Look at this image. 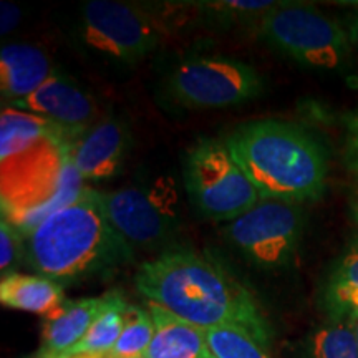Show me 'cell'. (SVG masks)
I'll return each instance as SVG.
<instances>
[{
    "label": "cell",
    "mask_w": 358,
    "mask_h": 358,
    "mask_svg": "<svg viewBox=\"0 0 358 358\" xmlns=\"http://www.w3.org/2000/svg\"><path fill=\"white\" fill-rule=\"evenodd\" d=\"M136 289L156 303L203 330H244L271 347L272 327L252 292L214 259L191 249H171L143 262Z\"/></svg>",
    "instance_id": "6da1fadb"
},
{
    "label": "cell",
    "mask_w": 358,
    "mask_h": 358,
    "mask_svg": "<svg viewBox=\"0 0 358 358\" xmlns=\"http://www.w3.org/2000/svg\"><path fill=\"white\" fill-rule=\"evenodd\" d=\"M25 257L38 275L65 285L127 266L134 250L110 224L101 192L85 187L29 236Z\"/></svg>",
    "instance_id": "7a4b0ae2"
},
{
    "label": "cell",
    "mask_w": 358,
    "mask_h": 358,
    "mask_svg": "<svg viewBox=\"0 0 358 358\" xmlns=\"http://www.w3.org/2000/svg\"><path fill=\"white\" fill-rule=\"evenodd\" d=\"M224 141L262 199L302 204L324 196L329 174L325 148L297 124L250 122Z\"/></svg>",
    "instance_id": "3957f363"
},
{
    "label": "cell",
    "mask_w": 358,
    "mask_h": 358,
    "mask_svg": "<svg viewBox=\"0 0 358 358\" xmlns=\"http://www.w3.org/2000/svg\"><path fill=\"white\" fill-rule=\"evenodd\" d=\"M83 189V178L71 164L69 146L52 143L2 166V217L22 236H30Z\"/></svg>",
    "instance_id": "277c9868"
},
{
    "label": "cell",
    "mask_w": 358,
    "mask_h": 358,
    "mask_svg": "<svg viewBox=\"0 0 358 358\" xmlns=\"http://www.w3.org/2000/svg\"><path fill=\"white\" fill-rule=\"evenodd\" d=\"M257 32L266 42L306 69L340 71L350 64V38L337 20L302 3H277Z\"/></svg>",
    "instance_id": "5b68a950"
},
{
    "label": "cell",
    "mask_w": 358,
    "mask_h": 358,
    "mask_svg": "<svg viewBox=\"0 0 358 358\" xmlns=\"http://www.w3.org/2000/svg\"><path fill=\"white\" fill-rule=\"evenodd\" d=\"M182 181L192 206L213 221H234L262 201L226 141L213 138H201L187 150Z\"/></svg>",
    "instance_id": "8992f818"
},
{
    "label": "cell",
    "mask_w": 358,
    "mask_h": 358,
    "mask_svg": "<svg viewBox=\"0 0 358 358\" xmlns=\"http://www.w3.org/2000/svg\"><path fill=\"white\" fill-rule=\"evenodd\" d=\"M77 34L88 53L127 66L150 55L161 42V30L150 13L113 0L85 2Z\"/></svg>",
    "instance_id": "52a82bcc"
},
{
    "label": "cell",
    "mask_w": 358,
    "mask_h": 358,
    "mask_svg": "<svg viewBox=\"0 0 358 358\" xmlns=\"http://www.w3.org/2000/svg\"><path fill=\"white\" fill-rule=\"evenodd\" d=\"M264 90L261 73L245 62L224 55L189 57L174 66L168 92L187 108H222L257 98Z\"/></svg>",
    "instance_id": "ba28073f"
},
{
    "label": "cell",
    "mask_w": 358,
    "mask_h": 358,
    "mask_svg": "<svg viewBox=\"0 0 358 358\" xmlns=\"http://www.w3.org/2000/svg\"><path fill=\"white\" fill-rule=\"evenodd\" d=\"M306 213L299 204L262 199L229 222L226 234L236 249L264 268L284 267L301 245Z\"/></svg>",
    "instance_id": "9c48e42d"
},
{
    "label": "cell",
    "mask_w": 358,
    "mask_h": 358,
    "mask_svg": "<svg viewBox=\"0 0 358 358\" xmlns=\"http://www.w3.org/2000/svg\"><path fill=\"white\" fill-rule=\"evenodd\" d=\"M103 206L113 229L131 248L155 249L164 245L173 234V219L140 187L101 192Z\"/></svg>",
    "instance_id": "30bf717a"
},
{
    "label": "cell",
    "mask_w": 358,
    "mask_h": 358,
    "mask_svg": "<svg viewBox=\"0 0 358 358\" xmlns=\"http://www.w3.org/2000/svg\"><path fill=\"white\" fill-rule=\"evenodd\" d=\"M10 106L48 120L64 129L73 143L96 123L98 115L96 103L87 90L57 71L37 92Z\"/></svg>",
    "instance_id": "8fae6325"
},
{
    "label": "cell",
    "mask_w": 358,
    "mask_h": 358,
    "mask_svg": "<svg viewBox=\"0 0 358 358\" xmlns=\"http://www.w3.org/2000/svg\"><path fill=\"white\" fill-rule=\"evenodd\" d=\"M131 134L120 118H105L90 127L73 145L69 156L83 181H105L122 171Z\"/></svg>",
    "instance_id": "7c38bea8"
},
{
    "label": "cell",
    "mask_w": 358,
    "mask_h": 358,
    "mask_svg": "<svg viewBox=\"0 0 358 358\" xmlns=\"http://www.w3.org/2000/svg\"><path fill=\"white\" fill-rule=\"evenodd\" d=\"M60 143L70 146L73 140L64 129L42 116L7 106L0 116V159L2 166L35 153L40 148Z\"/></svg>",
    "instance_id": "4fadbf2b"
},
{
    "label": "cell",
    "mask_w": 358,
    "mask_h": 358,
    "mask_svg": "<svg viewBox=\"0 0 358 358\" xmlns=\"http://www.w3.org/2000/svg\"><path fill=\"white\" fill-rule=\"evenodd\" d=\"M52 75L50 60L42 48L29 43H10L0 52V93L8 105L25 100Z\"/></svg>",
    "instance_id": "5bb4252c"
},
{
    "label": "cell",
    "mask_w": 358,
    "mask_h": 358,
    "mask_svg": "<svg viewBox=\"0 0 358 358\" xmlns=\"http://www.w3.org/2000/svg\"><path fill=\"white\" fill-rule=\"evenodd\" d=\"M105 295L66 301L64 307L43 320L42 347L35 358H60L82 342L101 312Z\"/></svg>",
    "instance_id": "9a60e30c"
},
{
    "label": "cell",
    "mask_w": 358,
    "mask_h": 358,
    "mask_svg": "<svg viewBox=\"0 0 358 358\" xmlns=\"http://www.w3.org/2000/svg\"><path fill=\"white\" fill-rule=\"evenodd\" d=\"M155 320V337L143 358H216L206 330L178 319L156 303L146 302Z\"/></svg>",
    "instance_id": "2e32d148"
},
{
    "label": "cell",
    "mask_w": 358,
    "mask_h": 358,
    "mask_svg": "<svg viewBox=\"0 0 358 358\" xmlns=\"http://www.w3.org/2000/svg\"><path fill=\"white\" fill-rule=\"evenodd\" d=\"M69 301L64 285L45 275H27L15 272L2 277L0 282V302L3 307L15 310L37 313L48 319Z\"/></svg>",
    "instance_id": "e0dca14e"
},
{
    "label": "cell",
    "mask_w": 358,
    "mask_h": 358,
    "mask_svg": "<svg viewBox=\"0 0 358 358\" xmlns=\"http://www.w3.org/2000/svg\"><path fill=\"white\" fill-rule=\"evenodd\" d=\"M320 303L327 320L350 325L358 320V241L330 271L322 289Z\"/></svg>",
    "instance_id": "ac0fdd59"
},
{
    "label": "cell",
    "mask_w": 358,
    "mask_h": 358,
    "mask_svg": "<svg viewBox=\"0 0 358 358\" xmlns=\"http://www.w3.org/2000/svg\"><path fill=\"white\" fill-rule=\"evenodd\" d=\"M129 303L118 290H111L105 294V303H103L101 312L90 327L82 342L75 345L64 357H77V355H108L113 350L116 342L120 340L124 325L128 319Z\"/></svg>",
    "instance_id": "d6986e66"
},
{
    "label": "cell",
    "mask_w": 358,
    "mask_h": 358,
    "mask_svg": "<svg viewBox=\"0 0 358 358\" xmlns=\"http://www.w3.org/2000/svg\"><path fill=\"white\" fill-rule=\"evenodd\" d=\"M302 355L303 358H358L352 325L325 319L303 338Z\"/></svg>",
    "instance_id": "ffe728a7"
},
{
    "label": "cell",
    "mask_w": 358,
    "mask_h": 358,
    "mask_svg": "<svg viewBox=\"0 0 358 358\" xmlns=\"http://www.w3.org/2000/svg\"><path fill=\"white\" fill-rule=\"evenodd\" d=\"M153 337L155 320L148 307L129 306L127 325L108 355L110 358H143Z\"/></svg>",
    "instance_id": "44dd1931"
},
{
    "label": "cell",
    "mask_w": 358,
    "mask_h": 358,
    "mask_svg": "<svg viewBox=\"0 0 358 358\" xmlns=\"http://www.w3.org/2000/svg\"><path fill=\"white\" fill-rule=\"evenodd\" d=\"M206 338L216 358H272L268 348L244 330L211 329L206 330Z\"/></svg>",
    "instance_id": "7402d4cb"
},
{
    "label": "cell",
    "mask_w": 358,
    "mask_h": 358,
    "mask_svg": "<svg viewBox=\"0 0 358 358\" xmlns=\"http://www.w3.org/2000/svg\"><path fill=\"white\" fill-rule=\"evenodd\" d=\"M277 6L271 0H226V2H204L201 3V12H204L206 19L216 22L217 25H236L250 24L259 27L264 17Z\"/></svg>",
    "instance_id": "603a6c76"
},
{
    "label": "cell",
    "mask_w": 358,
    "mask_h": 358,
    "mask_svg": "<svg viewBox=\"0 0 358 358\" xmlns=\"http://www.w3.org/2000/svg\"><path fill=\"white\" fill-rule=\"evenodd\" d=\"M25 248L22 244V234L7 219L0 221V272L2 277L15 274L20 266Z\"/></svg>",
    "instance_id": "cb8c5ba5"
},
{
    "label": "cell",
    "mask_w": 358,
    "mask_h": 358,
    "mask_svg": "<svg viewBox=\"0 0 358 358\" xmlns=\"http://www.w3.org/2000/svg\"><path fill=\"white\" fill-rule=\"evenodd\" d=\"M345 158L350 171L358 178V111L348 118L347 123Z\"/></svg>",
    "instance_id": "d4e9b609"
},
{
    "label": "cell",
    "mask_w": 358,
    "mask_h": 358,
    "mask_svg": "<svg viewBox=\"0 0 358 358\" xmlns=\"http://www.w3.org/2000/svg\"><path fill=\"white\" fill-rule=\"evenodd\" d=\"M20 19L22 12L15 3L2 2V8H0V32L2 35L10 34L20 24Z\"/></svg>",
    "instance_id": "484cf974"
},
{
    "label": "cell",
    "mask_w": 358,
    "mask_h": 358,
    "mask_svg": "<svg viewBox=\"0 0 358 358\" xmlns=\"http://www.w3.org/2000/svg\"><path fill=\"white\" fill-rule=\"evenodd\" d=\"M342 25L345 29L348 38H350L352 47L358 48V10L348 13L345 19H343Z\"/></svg>",
    "instance_id": "4316f807"
},
{
    "label": "cell",
    "mask_w": 358,
    "mask_h": 358,
    "mask_svg": "<svg viewBox=\"0 0 358 358\" xmlns=\"http://www.w3.org/2000/svg\"><path fill=\"white\" fill-rule=\"evenodd\" d=\"M350 213H352V217L353 221H355V224L358 226V199H355L350 206Z\"/></svg>",
    "instance_id": "83f0119b"
},
{
    "label": "cell",
    "mask_w": 358,
    "mask_h": 358,
    "mask_svg": "<svg viewBox=\"0 0 358 358\" xmlns=\"http://www.w3.org/2000/svg\"><path fill=\"white\" fill-rule=\"evenodd\" d=\"M352 329H353V334H355L357 347H358V320H357V322H353V324H352Z\"/></svg>",
    "instance_id": "f1b7e54d"
},
{
    "label": "cell",
    "mask_w": 358,
    "mask_h": 358,
    "mask_svg": "<svg viewBox=\"0 0 358 358\" xmlns=\"http://www.w3.org/2000/svg\"><path fill=\"white\" fill-rule=\"evenodd\" d=\"M108 358H110V355H108Z\"/></svg>",
    "instance_id": "f546056e"
}]
</instances>
